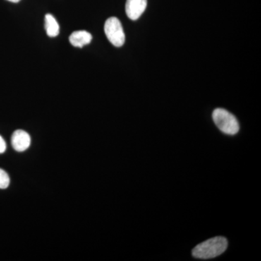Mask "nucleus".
I'll list each match as a JSON object with an SVG mask.
<instances>
[{
    "mask_svg": "<svg viewBox=\"0 0 261 261\" xmlns=\"http://www.w3.org/2000/svg\"><path fill=\"white\" fill-rule=\"evenodd\" d=\"M11 144L17 152H23L31 145V137L23 130H16L12 135Z\"/></svg>",
    "mask_w": 261,
    "mask_h": 261,
    "instance_id": "obj_4",
    "label": "nucleus"
},
{
    "mask_svg": "<svg viewBox=\"0 0 261 261\" xmlns=\"http://www.w3.org/2000/svg\"><path fill=\"white\" fill-rule=\"evenodd\" d=\"M92 39V34L86 31H76L72 33L69 37L70 44L75 47H83L89 44Z\"/></svg>",
    "mask_w": 261,
    "mask_h": 261,
    "instance_id": "obj_6",
    "label": "nucleus"
},
{
    "mask_svg": "<svg viewBox=\"0 0 261 261\" xmlns=\"http://www.w3.org/2000/svg\"><path fill=\"white\" fill-rule=\"evenodd\" d=\"M105 33L110 42L115 47H120L124 44L125 34L121 21L116 17H111L105 23Z\"/></svg>",
    "mask_w": 261,
    "mask_h": 261,
    "instance_id": "obj_3",
    "label": "nucleus"
},
{
    "mask_svg": "<svg viewBox=\"0 0 261 261\" xmlns=\"http://www.w3.org/2000/svg\"><path fill=\"white\" fill-rule=\"evenodd\" d=\"M10 179L8 173L0 168V189H6L9 187Z\"/></svg>",
    "mask_w": 261,
    "mask_h": 261,
    "instance_id": "obj_8",
    "label": "nucleus"
},
{
    "mask_svg": "<svg viewBox=\"0 0 261 261\" xmlns=\"http://www.w3.org/2000/svg\"><path fill=\"white\" fill-rule=\"evenodd\" d=\"M147 0H126V13L130 20H137L147 8Z\"/></svg>",
    "mask_w": 261,
    "mask_h": 261,
    "instance_id": "obj_5",
    "label": "nucleus"
},
{
    "mask_svg": "<svg viewBox=\"0 0 261 261\" xmlns=\"http://www.w3.org/2000/svg\"><path fill=\"white\" fill-rule=\"evenodd\" d=\"M6 142H5V141L4 139L3 138V137L0 136V154L4 153L5 151H6Z\"/></svg>",
    "mask_w": 261,
    "mask_h": 261,
    "instance_id": "obj_9",
    "label": "nucleus"
},
{
    "mask_svg": "<svg viewBox=\"0 0 261 261\" xmlns=\"http://www.w3.org/2000/svg\"><path fill=\"white\" fill-rule=\"evenodd\" d=\"M8 1L12 2V3H18V2H20V0H8Z\"/></svg>",
    "mask_w": 261,
    "mask_h": 261,
    "instance_id": "obj_10",
    "label": "nucleus"
},
{
    "mask_svg": "<svg viewBox=\"0 0 261 261\" xmlns=\"http://www.w3.org/2000/svg\"><path fill=\"white\" fill-rule=\"evenodd\" d=\"M227 247L228 242L226 238L216 237L197 245L192 250V255L196 258H214L224 253Z\"/></svg>",
    "mask_w": 261,
    "mask_h": 261,
    "instance_id": "obj_1",
    "label": "nucleus"
},
{
    "mask_svg": "<svg viewBox=\"0 0 261 261\" xmlns=\"http://www.w3.org/2000/svg\"><path fill=\"white\" fill-rule=\"evenodd\" d=\"M213 119L216 126L226 135H234L240 130V125L235 116L222 108L215 110Z\"/></svg>",
    "mask_w": 261,
    "mask_h": 261,
    "instance_id": "obj_2",
    "label": "nucleus"
},
{
    "mask_svg": "<svg viewBox=\"0 0 261 261\" xmlns=\"http://www.w3.org/2000/svg\"><path fill=\"white\" fill-rule=\"evenodd\" d=\"M44 20H45L44 27L47 35L50 37H57L60 33V27L56 18L51 14H47L45 15Z\"/></svg>",
    "mask_w": 261,
    "mask_h": 261,
    "instance_id": "obj_7",
    "label": "nucleus"
}]
</instances>
